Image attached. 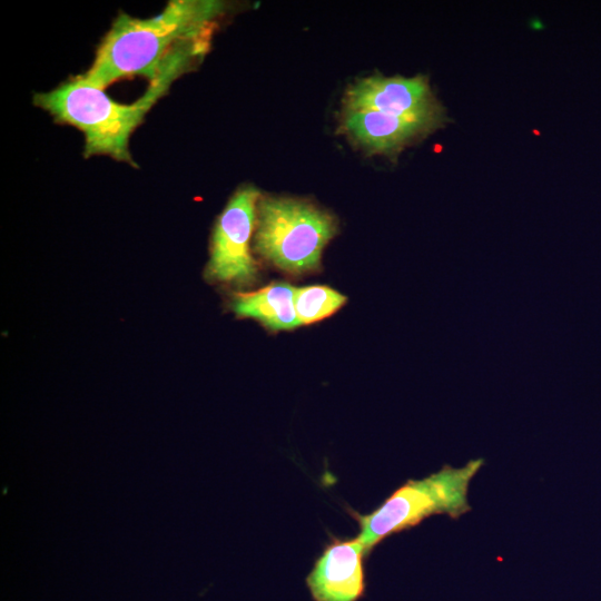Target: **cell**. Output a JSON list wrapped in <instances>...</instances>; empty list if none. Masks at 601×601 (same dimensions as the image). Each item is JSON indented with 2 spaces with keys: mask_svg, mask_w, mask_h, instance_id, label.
Returning <instances> with one entry per match:
<instances>
[{
  "mask_svg": "<svg viewBox=\"0 0 601 601\" xmlns=\"http://www.w3.org/2000/svg\"><path fill=\"white\" fill-rule=\"evenodd\" d=\"M295 288L287 283H272L258 290L237 293L233 309L238 316L252 317L273 331L299 326L294 305Z\"/></svg>",
  "mask_w": 601,
  "mask_h": 601,
  "instance_id": "9c48e42d",
  "label": "cell"
},
{
  "mask_svg": "<svg viewBox=\"0 0 601 601\" xmlns=\"http://www.w3.org/2000/svg\"><path fill=\"white\" fill-rule=\"evenodd\" d=\"M346 300L341 293L327 286L295 288L294 305L300 325L321 321L334 314Z\"/></svg>",
  "mask_w": 601,
  "mask_h": 601,
  "instance_id": "30bf717a",
  "label": "cell"
},
{
  "mask_svg": "<svg viewBox=\"0 0 601 601\" xmlns=\"http://www.w3.org/2000/svg\"><path fill=\"white\" fill-rule=\"evenodd\" d=\"M483 460H471L460 467L443 466L420 480H408L368 514L351 511L359 525L357 538L367 555L387 536L417 525L435 514L459 518L471 510L467 500L472 479Z\"/></svg>",
  "mask_w": 601,
  "mask_h": 601,
  "instance_id": "3957f363",
  "label": "cell"
},
{
  "mask_svg": "<svg viewBox=\"0 0 601 601\" xmlns=\"http://www.w3.org/2000/svg\"><path fill=\"white\" fill-rule=\"evenodd\" d=\"M364 544L356 536L349 540L333 538L315 560L306 577L314 601H359L366 590Z\"/></svg>",
  "mask_w": 601,
  "mask_h": 601,
  "instance_id": "52a82bcc",
  "label": "cell"
},
{
  "mask_svg": "<svg viewBox=\"0 0 601 601\" xmlns=\"http://www.w3.org/2000/svg\"><path fill=\"white\" fill-rule=\"evenodd\" d=\"M342 129L370 152L395 155L436 127L374 110H344Z\"/></svg>",
  "mask_w": 601,
  "mask_h": 601,
  "instance_id": "ba28073f",
  "label": "cell"
},
{
  "mask_svg": "<svg viewBox=\"0 0 601 601\" xmlns=\"http://www.w3.org/2000/svg\"><path fill=\"white\" fill-rule=\"evenodd\" d=\"M344 110H374L442 126L444 111L422 77L363 78L352 85L344 98Z\"/></svg>",
  "mask_w": 601,
  "mask_h": 601,
  "instance_id": "8992f818",
  "label": "cell"
},
{
  "mask_svg": "<svg viewBox=\"0 0 601 601\" xmlns=\"http://www.w3.org/2000/svg\"><path fill=\"white\" fill-rule=\"evenodd\" d=\"M259 191L247 186L239 189L220 214L215 226L211 256L206 275L220 282H248L257 273L249 244L257 221Z\"/></svg>",
  "mask_w": 601,
  "mask_h": 601,
  "instance_id": "5b68a950",
  "label": "cell"
},
{
  "mask_svg": "<svg viewBox=\"0 0 601 601\" xmlns=\"http://www.w3.org/2000/svg\"><path fill=\"white\" fill-rule=\"evenodd\" d=\"M336 230L334 216L312 203L260 197L254 248L279 269L302 274L317 269Z\"/></svg>",
  "mask_w": 601,
  "mask_h": 601,
  "instance_id": "277c9868",
  "label": "cell"
},
{
  "mask_svg": "<svg viewBox=\"0 0 601 601\" xmlns=\"http://www.w3.org/2000/svg\"><path fill=\"white\" fill-rule=\"evenodd\" d=\"M220 9L221 3L216 1L175 0L148 19L121 13L81 76L104 90L134 76L152 81L180 50L208 39L210 24Z\"/></svg>",
  "mask_w": 601,
  "mask_h": 601,
  "instance_id": "6da1fadb",
  "label": "cell"
},
{
  "mask_svg": "<svg viewBox=\"0 0 601 601\" xmlns=\"http://www.w3.org/2000/svg\"><path fill=\"white\" fill-rule=\"evenodd\" d=\"M200 56L196 48L178 52L132 104L112 100L104 89L90 85L81 75L48 92L37 93L33 104L83 134L86 157L109 156L132 164L129 151L132 131L170 83Z\"/></svg>",
  "mask_w": 601,
  "mask_h": 601,
  "instance_id": "7a4b0ae2",
  "label": "cell"
}]
</instances>
